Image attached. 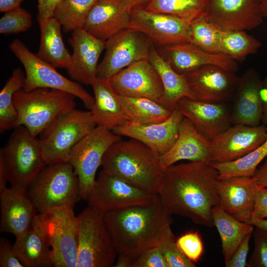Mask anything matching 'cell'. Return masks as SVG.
Here are the masks:
<instances>
[{
    "label": "cell",
    "mask_w": 267,
    "mask_h": 267,
    "mask_svg": "<svg viewBox=\"0 0 267 267\" xmlns=\"http://www.w3.org/2000/svg\"><path fill=\"white\" fill-rule=\"evenodd\" d=\"M96 127L90 110L74 108L58 117L39 135L47 165L68 162L75 145Z\"/></svg>",
    "instance_id": "obj_7"
},
{
    "label": "cell",
    "mask_w": 267,
    "mask_h": 267,
    "mask_svg": "<svg viewBox=\"0 0 267 267\" xmlns=\"http://www.w3.org/2000/svg\"><path fill=\"white\" fill-rule=\"evenodd\" d=\"M63 0H38V21L45 20L53 17L55 9Z\"/></svg>",
    "instance_id": "obj_47"
},
{
    "label": "cell",
    "mask_w": 267,
    "mask_h": 267,
    "mask_svg": "<svg viewBox=\"0 0 267 267\" xmlns=\"http://www.w3.org/2000/svg\"><path fill=\"white\" fill-rule=\"evenodd\" d=\"M195 100L228 102L233 100L239 77L214 65H205L184 74Z\"/></svg>",
    "instance_id": "obj_16"
},
{
    "label": "cell",
    "mask_w": 267,
    "mask_h": 267,
    "mask_svg": "<svg viewBox=\"0 0 267 267\" xmlns=\"http://www.w3.org/2000/svg\"><path fill=\"white\" fill-rule=\"evenodd\" d=\"M261 95L263 101V116L262 124L267 126V74L262 80V87Z\"/></svg>",
    "instance_id": "obj_50"
},
{
    "label": "cell",
    "mask_w": 267,
    "mask_h": 267,
    "mask_svg": "<svg viewBox=\"0 0 267 267\" xmlns=\"http://www.w3.org/2000/svg\"><path fill=\"white\" fill-rule=\"evenodd\" d=\"M134 2L136 6H143L149 0H130Z\"/></svg>",
    "instance_id": "obj_55"
},
{
    "label": "cell",
    "mask_w": 267,
    "mask_h": 267,
    "mask_svg": "<svg viewBox=\"0 0 267 267\" xmlns=\"http://www.w3.org/2000/svg\"><path fill=\"white\" fill-rule=\"evenodd\" d=\"M51 249L55 267H76L79 226L73 207H56L37 215Z\"/></svg>",
    "instance_id": "obj_9"
},
{
    "label": "cell",
    "mask_w": 267,
    "mask_h": 267,
    "mask_svg": "<svg viewBox=\"0 0 267 267\" xmlns=\"http://www.w3.org/2000/svg\"><path fill=\"white\" fill-rule=\"evenodd\" d=\"M267 156V137L257 148L233 161L226 163H211L218 171L219 178L229 177H252L261 163Z\"/></svg>",
    "instance_id": "obj_37"
},
{
    "label": "cell",
    "mask_w": 267,
    "mask_h": 267,
    "mask_svg": "<svg viewBox=\"0 0 267 267\" xmlns=\"http://www.w3.org/2000/svg\"><path fill=\"white\" fill-rule=\"evenodd\" d=\"M9 48L25 70V82L22 89L26 91L38 88L60 90L79 98L87 109H91L94 102V97L80 83L62 75L55 67L32 53L19 39L14 40Z\"/></svg>",
    "instance_id": "obj_10"
},
{
    "label": "cell",
    "mask_w": 267,
    "mask_h": 267,
    "mask_svg": "<svg viewBox=\"0 0 267 267\" xmlns=\"http://www.w3.org/2000/svg\"><path fill=\"white\" fill-rule=\"evenodd\" d=\"M148 61L155 69L164 89L163 106L173 111L182 98L195 100L184 74L177 72L159 53L153 44L149 51Z\"/></svg>",
    "instance_id": "obj_30"
},
{
    "label": "cell",
    "mask_w": 267,
    "mask_h": 267,
    "mask_svg": "<svg viewBox=\"0 0 267 267\" xmlns=\"http://www.w3.org/2000/svg\"><path fill=\"white\" fill-rule=\"evenodd\" d=\"M23 0H0V12H6L20 6Z\"/></svg>",
    "instance_id": "obj_52"
},
{
    "label": "cell",
    "mask_w": 267,
    "mask_h": 267,
    "mask_svg": "<svg viewBox=\"0 0 267 267\" xmlns=\"http://www.w3.org/2000/svg\"><path fill=\"white\" fill-rule=\"evenodd\" d=\"M253 233L248 234L237 248L230 259L225 263L226 267H245L249 250V242Z\"/></svg>",
    "instance_id": "obj_46"
},
{
    "label": "cell",
    "mask_w": 267,
    "mask_h": 267,
    "mask_svg": "<svg viewBox=\"0 0 267 267\" xmlns=\"http://www.w3.org/2000/svg\"><path fill=\"white\" fill-rule=\"evenodd\" d=\"M182 254L194 263L198 262L204 253V245L198 232L190 231L181 234L176 240Z\"/></svg>",
    "instance_id": "obj_41"
},
{
    "label": "cell",
    "mask_w": 267,
    "mask_h": 267,
    "mask_svg": "<svg viewBox=\"0 0 267 267\" xmlns=\"http://www.w3.org/2000/svg\"><path fill=\"white\" fill-rule=\"evenodd\" d=\"M267 137V126L236 124L230 126L211 140V163H226L237 160L260 145Z\"/></svg>",
    "instance_id": "obj_15"
},
{
    "label": "cell",
    "mask_w": 267,
    "mask_h": 267,
    "mask_svg": "<svg viewBox=\"0 0 267 267\" xmlns=\"http://www.w3.org/2000/svg\"><path fill=\"white\" fill-rule=\"evenodd\" d=\"M224 30H250L263 21L259 0H211L205 17Z\"/></svg>",
    "instance_id": "obj_19"
},
{
    "label": "cell",
    "mask_w": 267,
    "mask_h": 267,
    "mask_svg": "<svg viewBox=\"0 0 267 267\" xmlns=\"http://www.w3.org/2000/svg\"><path fill=\"white\" fill-rule=\"evenodd\" d=\"M157 49L179 74H185L207 65L218 66L234 73L238 70L237 62L226 55L208 52L191 43L159 46Z\"/></svg>",
    "instance_id": "obj_22"
},
{
    "label": "cell",
    "mask_w": 267,
    "mask_h": 267,
    "mask_svg": "<svg viewBox=\"0 0 267 267\" xmlns=\"http://www.w3.org/2000/svg\"><path fill=\"white\" fill-rule=\"evenodd\" d=\"M77 218L79 244L76 267H114L118 254L104 214L88 206Z\"/></svg>",
    "instance_id": "obj_8"
},
{
    "label": "cell",
    "mask_w": 267,
    "mask_h": 267,
    "mask_svg": "<svg viewBox=\"0 0 267 267\" xmlns=\"http://www.w3.org/2000/svg\"><path fill=\"white\" fill-rule=\"evenodd\" d=\"M135 3L130 0H97L90 9L83 29L94 37L106 41L128 28Z\"/></svg>",
    "instance_id": "obj_20"
},
{
    "label": "cell",
    "mask_w": 267,
    "mask_h": 267,
    "mask_svg": "<svg viewBox=\"0 0 267 267\" xmlns=\"http://www.w3.org/2000/svg\"><path fill=\"white\" fill-rule=\"evenodd\" d=\"M7 181L8 180L6 168L3 158L0 155V192L7 188Z\"/></svg>",
    "instance_id": "obj_51"
},
{
    "label": "cell",
    "mask_w": 267,
    "mask_h": 267,
    "mask_svg": "<svg viewBox=\"0 0 267 267\" xmlns=\"http://www.w3.org/2000/svg\"><path fill=\"white\" fill-rule=\"evenodd\" d=\"M260 187L253 177L219 178L216 188L220 206L242 221L252 216Z\"/></svg>",
    "instance_id": "obj_26"
},
{
    "label": "cell",
    "mask_w": 267,
    "mask_h": 267,
    "mask_svg": "<svg viewBox=\"0 0 267 267\" xmlns=\"http://www.w3.org/2000/svg\"><path fill=\"white\" fill-rule=\"evenodd\" d=\"M262 45L259 40L245 31L223 30L220 42V51L236 62H241L248 55L257 53Z\"/></svg>",
    "instance_id": "obj_36"
},
{
    "label": "cell",
    "mask_w": 267,
    "mask_h": 267,
    "mask_svg": "<svg viewBox=\"0 0 267 267\" xmlns=\"http://www.w3.org/2000/svg\"><path fill=\"white\" fill-rule=\"evenodd\" d=\"M0 150L11 186L27 190L47 165L39 139L24 126L16 127Z\"/></svg>",
    "instance_id": "obj_6"
},
{
    "label": "cell",
    "mask_w": 267,
    "mask_h": 267,
    "mask_svg": "<svg viewBox=\"0 0 267 267\" xmlns=\"http://www.w3.org/2000/svg\"><path fill=\"white\" fill-rule=\"evenodd\" d=\"M171 215L158 195L149 203L106 212L104 218L118 255L134 256L173 234Z\"/></svg>",
    "instance_id": "obj_2"
},
{
    "label": "cell",
    "mask_w": 267,
    "mask_h": 267,
    "mask_svg": "<svg viewBox=\"0 0 267 267\" xmlns=\"http://www.w3.org/2000/svg\"><path fill=\"white\" fill-rule=\"evenodd\" d=\"M75 97L55 89L38 88L30 91L21 89L13 96L17 112L16 127L24 126L37 137L58 117L75 108Z\"/></svg>",
    "instance_id": "obj_4"
},
{
    "label": "cell",
    "mask_w": 267,
    "mask_h": 267,
    "mask_svg": "<svg viewBox=\"0 0 267 267\" xmlns=\"http://www.w3.org/2000/svg\"><path fill=\"white\" fill-rule=\"evenodd\" d=\"M68 42L73 49L71 63L66 69L69 76L73 81L91 85L97 78L98 62L105 41L79 29L72 32Z\"/></svg>",
    "instance_id": "obj_21"
},
{
    "label": "cell",
    "mask_w": 267,
    "mask_h": 267,
    "mask_svg": "<svg viewBox=\"0 0 267 267\" xmlns=\"http://www.w3.org/2000/svg\"><path fill=\"white\" fill-rule=\"evenodd\" d=\"M129 28L144 34L155 45L190 43V24L174 15L152 12L140 6L133 8Z\"/></svg>",
    "instance_id": "obj_14"
},
{
    "label": "cell",
    "mask_w": 267,
    "mask_h": 267,
    "mask_svg": "<svg viewBox=\"0 0 267 267\" xmlns=\"http://www.w3.org/2000/svg\"><path fill=\"white\" fill-rule=\"evenodd\" d=\"M254 248L248 267H267V231L256 226L253 231Z\"/></svg>",
    "instance_id": "obj_43"
},
{
    "label": "cell",
    "mask_w": 267,
    "mask_h": 267,
    "mask_svg": "<svg viewBox=\"0 0 267 267\" xmlns=\"http://www.w3.org/2000/svg\"><path fill=\"white\" fill-rule=\"evenodd\" d=\"M32 25V16L24 8L19 6L5 12L0 19V33L15 34L25 32Z\"/></svg>",
    "instance_id": "obj_40"
},
{
    "label": "cell",
    "mask_w": 267,
    "mask_h": 267,
    "mask_svg": "<svg viewBox=\"0 0 267 267\" xmlns=\"http://www.w3.org/2000/svg\"><path fill=\"white\" fill-rule=\"evenodd\" d=\"M158 195L102 169L87 200L89 207L104 214L109 211L149 203Z\"/></svg>",
    "instance_id": "obj_11"
},
{
    "label": "cell",
    "mask_w": 267,
    "mask_h": 267,
    "mask_svg": "<svg viewBox=\"0 0 267 267\" xmlns=\"http://www.w3.org/2000/svg\"><path fill=\"white\" fill-rule=\"evenodd\" d=\"M223 29L205 17L190 24V43L212 53H219Z\"/></svg>",
    "instance_id": "obj_39"
},
{
    "label": "cell",
    "mask_w": 267,
    "mask_h": 267,
    "mask_svg": "<svg viewBox=\"0 0 267 267\" xmlns=\"http://www.w3.org/2000/svg\"><path fill=\"white\" fill-rule=\"evenodd\" d=\"M184 117L179 111L175 109L171 116L163 122L139 124L128 121L112 132L118 135L142 142L161 157L169 151L176 142Z\"/></svg>",
    "instance_id": "obj_18"
},
{
    "label": "cell",
    "mask_w": 267,
    "mask_h": 267,
    "mask_svg": "<svg viewBox=\"0 0 267 267\" xmlns=\"http://www.w3.org/2000/svg\"><path fill=\"white\" fill-rule=\"evenodd\" d=\"M27 191L38 213L74 207L81 199L78 178L69 162L47 164Z\"/></svg>",
    "instance_id": "obj_5"
},
{
    "label": "cell",
    "mask_w": 267,
    "mask_h": 267,
    "mask_svg": "<svg viewBox=\"0 0 267 267\" xmlns=\"http://www.w3.org/2000/svg\"><path fill=\"white\" fill-rule=\"evenodd\" d=\"M210 145L211 140L201 134L189 119L184 117L176 142L160 159L166 168L182 160L210 163Z\"/></svg>",
    "instance_id": "obj_27"
},
{
    "label": "cell",
    "mask_w": 267,
    "mask_h": 267,
    "mask_svg": "<svg viewBox=\"0 0 267 267\" xmlns=\"http://www.w3.org/2000/svg\"><path fill=\"white\" fill-rule=\"evenodd\" d=\"M121 139V136L112 131L96 126L72 149L68 162L78 177L81 199H87L105 153Z\"/></svg>",
    "instance_id": "obj_12"
},
{
    "label": "cell",
    "mask_w": 267,
    "mask_h": 267,
    "mask_svg": "<svg viewBox=\"0 0 267 267\" xmlns=\"http://www.w3.org/2000/svg\"><path fill=\"white\" fill-rule=\"evenodd\" d=\"M120 96L129 122L139 124L162 122L168 119L173 111L151 99Z\"/></svg>",
    "instance_id": "obj_33"
},
{
    "label": "cell",
    "mask_w": 267,
    "mask_h": 267,
    "mask_svg": "<svg viewBox=\"0 0 267 267\" xmlns=\"http://www.w3.org/2000/svg\"><path fill=\"white\" fill-rule=\"evenodd\" d=\"M38 22L41 36L36 55L55 68L67 69L71 63V54L64 44L61 24L53 17Z\"/></svg>",
    "instance_id": "obj_31"
},
{
    "label": "cell",
    "mask_w": 267,
    "mask_h": 267,
    "mask_svg": "<svg viewBox=\"0 0 267 267\" xmlns=\"http://www.w3.org/2000/svg\"><path fill=\"white\" fill-rule=\"evenodd\" d=\"M262 80L253 68L247 69L239 77L231 110L232 125L257 126L261 124Z\"/></svg>",
    "instance_id": "obj_23"
},
{
    "label": "cell",
    "mask_w": 267,
    "mask_h": 267,
    "mask_svg": "<svg viewBox=\"0 0 267 267\" xmlns=\"http://www.w3.org/2000/svg\"><path fill=\"white\" fill-rule=\"evenodd\" d=\"M37 215L31 227L16 238L14 249L24 267L54 266L50 246Z\"/></svg>",
    "instance_id": "obj_29"
},
{
    "label": "cell",
    "mask_w": 267,
    "mask_h": 267,
    "mask_svg": "<svg viewBox=\"0 0 267 267\" xmlns=\"http://www.w3.org/2000/svg\"><path fill=\"white\" fill-rule=\"evenodd\" d=\"M159 247L168 267H195V263L187 258L178 247L173 234L166 238Z\"/></svg>",
    "instance_id": "obj_42"
},
{
    "label": "cell",
    "mask_w": 267,
    "mask_h": 267,
    "mask_svg": "<svg viewBox=\"0 0 267 267\" xmlns=\"http://www.w3.org/2000/svg\"><path fill=\"white\" fill-rule=\"evenodd\" d=\"M264 161L257 168L252 177L260 187H267V156Z\"/></svg>",
    "instance_id": "obj_49"
},
{
    "label": "cell",
    "mask_w": 267,
    "mask_h": 267,
    "mask_svg": "<svg viewBox=\"0 0 267 267\" xmlns=\"http://www.w3.org/2000/svg\"><path fill=\"white\" fill-rule=\"evenodd\" d=\"M212 218L219 233L224 263L231 257L234 252L249 234L253 233L254 225L241 221L224 211L220 206L212 210Z\"/></svg>",
    "instance_id": "obj_32"
},
{
    "label": "cell",
    "mask_w": 267,
    "mask_h": 267,
    "mask_svg": "<svg viewBox=\"0 0 267 267\" xmlns=\"http://www.w3.org/2000/svg\"><path fill=\"white\" fill-rule=\"evenodd\" d=\"M226 103L204 102L185 97L178 102L176 109L211 140L232 124L231 109Z\"/></svg>",
    "instance_id": "obj_24"
},
{
    "label": "cell",
    "mask_w": 267,
    "mask_h": 267,
    "mask_svg": "<svg viewBox=\"0 0 267 267\" xmlns=\"http://www.w3.org/2000/svg\"><path fill=\"white\" fill-rule=\"evenodd\" d=\"M0 232L17 238L32 226L38 212L26 190L11 186L0 192Z\"/></svg>",
    "instance_id": "obj_25"
},
{
    "label": "cell",
    "mask_w": 267,
    "mask_h": 267,
    "mask_svg": "<svg viewBox=\"0 0 267 267\" xmlns=\"http://www.w3.org/2000/svg\"><path fill=\"white\" fill-rule=\"evenodd\" d=\"M109 80L120 95L147 98L163 105V85L148 60H141L130 65Z\"/></svg>",
    "instance_id": "obj_17"
},
{
    "label": "cell",
    "mask_w": 267,
    "mask_h": 267,
    "mask_svg": "<svg viewBox=\"0 0 267 267\" xmlns=\"http://www.w3.org/2000/svg\"><path fill=\"white\" fill-rule=\"evenodd\" d=\"M251 217L259 219H267V187L260 189Z\"/></svg>",
    "instance_id": "obj_48"
},
{
    "label": "cell",
    "mask_w": 267,
    "mask_h": 267,
    "mask_svg": "<svg viewBox=\"0 0 267 267\" xmlns=\"http://www.w3.org/2000/svg\"><path fill=\"white\" fill-rule=\"evenodd\" d=\"M219 178L218 171L211 163L175 164L167 168L158 194L171 215L213 227L212 210L220 205L216 188Z\"/></svg>",
    "instance_id": "obj_1"
},
{
    "label": "cell",
    "mask_w": 267,
    "mask_h": 267,
    "mask_svg": "<svg viewBox=\"0 0 267 267\" xmlns=\"http://www.w3.org/2000/svg\"><path fill=\"white\" fill-rule=\"evenodd\" d=\"M153 44L151 39L137 30L128 28L120 31L105 41L106 51L98 65L97 78L109 80L130 65L148 60Z\"/></svg>",
    "instance_id": "obj_13"
},
{
    "label": "cell",
    "mask_w": 267,
    "mask_h": 267,
    "mask_svg": "<svg viewBox=\"0 0 267 267\" xmlns=\"http://www.w3.org/2000/svg\"><path fill=\"white\" fill-rule=\"evenodd\" d=\"M0 267H24L17 257L13 244H11L8 239L3 237L0 240Z\"/></svg>",
    "instance_id": "obj_45"
},
{
    "label": "cell",
    "mask_w": 267,
    "mask_h": 267,
    "mask_svg": "<svg viewBox=\"0 0 267 267\" xmlns=\"http://www.w3.org/2000/svg\"><path fill=\"white\" fill-rule=\"evenodd\" d=\"M101 166L102 169L155 193L161 187L167 168L149 147L132 138L113 143L105 153Z\"/></svg>",
    "instance_id": "obj_3"
},
{
    "label": "cell",
    "mask_w": 267,
    "mask_h": 267,
    "mask_svg": "<svg viewBox=\"0 0 267 267\" xmlns=\"http://www.w3.org/2000/svg\"><path fill=\"white\" fill-rule=\"evenodd\" d=\"M130 256V267H168L159 246L148 249L138 255Z\"/></svg>",
    "instance_id": "obj_44"
},
{
    "label": "cell",
    "mask_w": 267,
    "mask_h": 267,
    "mask_svg": "<svg viewBox=\"0 0 267 267\" xmlns=\"http://www.w3.org/2000/svg\"><path fill=\"white\" fill-rule=\"evenodd\" d=\"M97 0H64L54 10L53 17L64 31L83 29L87 15Z\"/></svg>",
    "instance_id": "obj_38"
},
{
    "label": "cell",
    "mask_w": 267,
    "mask_h": 267,
    "mask_svg": "<svg viewBox=\"0 0 267 267\" xmlns=\"http://www.w3.org/2000/svg\"><path fill=\"white\" fill-rule=\"evenodd\" d=\"M264 17H267V0H259Z\"/></svg>",
    "instance_id": "obj_54"
},
{
    "label": "cell",
    "mask_w": 267,
    "mask_h": 267,
    "mask_svg": "<svg viewBox=\"0 0 267 267\" xmlns=\"http://www.w3.org/2000/svg\"><path fill=\"white\" fill-rule=\"evenodd\" d=\"M242 221L260 227L267 231V219H259L250 217Z\"/></svg>",
    "instance_id": "obj_53"
},
{
    "label": "cell",
    "mask_w": 267,
    "mask_h": 267,
    "mask_svg": "<svg viewBox=\"0 0 267 267\" xmlns=\"http://www.w3.org/2000/svg\"><path fill=\"white\" fill-rule=\"evenodd\" d=\"M91 86L94 92V102L90 111L97 127L112 131L128 122L120 94L109 80L96 78Z\"/></svg>",
    "instance_id": "obj_28"
},
{
    "label": "cell",
    "mask_w": 267,
    "mask_h": 267,
    "mask_svg": "<svg viewBox=\"0 0 267 267\" xmlns=\"http://www.w3.org/2000/svg\"><path fill=\"white\" fill-rule=\"evenodd\" d=\"M211 0H149L142 6L154 13L176 16L189 24L205 17Z\"/></svg>",
    "instance_id": "obj_34"
},
{
    "label": "cell",
    "mask_w": 267,
    "mask_h": 267,
    "mask_svg": "<svg viewBox=\"0 0 267 267\" xmlns=\"http://www.w3.org/2000/svg\"><path fill=\"white\" fill-rule=\"evenodd\" d=\"M25 78V74L21 68L14 69L0 92V134L16 127L17 112L13 105V96L23 89Z\"/></svg>",
    "instance_id": "obj_35"
}]
</instances>
